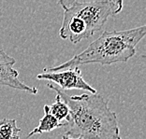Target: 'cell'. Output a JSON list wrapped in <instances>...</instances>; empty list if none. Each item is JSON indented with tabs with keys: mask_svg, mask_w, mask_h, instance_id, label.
<instances>
[{
	"mask_svg": "<svg viewBox=\"0 0 146 139\" xmlns=\"http://www.w3.org/2000/svg\"><path fill=\"white\" fill-rule=\"evenodd\" d=\"M47 87L57 92L70 111L64 135L73 139H122L116 113L100 94L70 95L58 86L48 83Z\"/></svg>",
	"mask_w": 146,
	"mask_h": 139,
	"instance_id": "1",
	"label": "cell"
},
{
	"mask_svg": "<svg viewBox=\"0 0 146 139\" xmlns=\"http://www.w3.org/2000/svg\"><path fill=\"white\" fill-rule=\"evenodd\" d=\"M146 35V26L122 31H104L81 53L58 67L44 68V72H58L86 64L110 65L127 62L136 54V46Z\"/></svg>",
	"mask_w": 146,
	"mask_h": 139,
	"instance_id": "2",
	"label": "cell"
},
{
	"mask_svg": "<svg viewBox=\"0 0 146 139\" xmlns=\"http://www.w3.org/2000/svg\"><path fill=\"white\" fill-rule=\"evenodd\" d=\"M58 3L64 9L59 36L62 39H68L73 44L93 36L103 28L111 16L118 14L123 9L121 0L74 1L69 7L66 6L63 1Z\"/></svg>",
	"mask_w": 146,
	"mask_h": 139,
	"instance_id": "3",
	"label": "cell"
},
{
	"mask_svg": "<svg viewBox=\"0 0 146 139\" xmlns=\"http://www.w3.org/2000/svg\"><path fill=\"white\" fill-rule=\"evenodd\" d=\"M36 78L54 82L64 92L77 89V90H86L90 92L92 94H97L96 89L89 85L84 79L79 67H73L58 72H45L38 74L36 76Z\"/></svg>",
	"mask_w": 146,
	"mask_h": 139,
	"instance_id": "4",
	"label": "cell"
},
{
	"mask_svg": "<svg viewBox=\"0 0 146 139\" xmlns=\"http://www.w3.org/2000/svg\"><path fill=\"white\" fill-rule=\"evenodd\" d=\"M16 60L0 49V86H8L20 91L36 94L38 89L26 85L19 78V72L13 68Z\"/></svg>",
	"mask_w": 146,
	"mask_h": 139,
	"instance_id": "5",
	"label": "cell"
},
{
	"mask_svg": "<svg viewBox=\"0 0 146 139\" xmlns=\"http://www.w3.org/2000/svg\"><path fill=\"white\" fill-rule=\"evenodd\" d=\"M43 109H44V113H45L44 117H43L42 119H40V121H39V124L38 125V126L29 133V134L27 135V138L31 137L32 135L36 134L47 133V132H51L56 128L66 127L68 125L67 122H59L54 117V116H52L49 113L48 105H45Z\"/></svg>",
	"mask_w": 146,
	"mask_h": 139,
	"instance_id": "6",
	"label": "cell"
},
{
	"mask_svg": "<svg viewBox=\"0 0 146 139\" xmlns=\"http://www.w3.org/2000/svg\"><path fill=\"white\" fill-rule=\"evenodd\" d=\"M21 132L15 119L0 120V139H20Z\"/></svg>",
	"mask_w": 146,
	"mask_h": 139,
	"instance_id": "7",
	"label": "cell"
},
{
	"mask_svg": "<svg viewBox=\"0 0 146 139\" xmlns=\"http://www.w3.org/2000/svg\"><path fill=\"white\" fill-rule=\"evenodd\" d=\"M48 110L49 113L52 116H54L59 122L61 121L64 122V121H66V122L68 123L69 120H70V111H69V108L61 100L59 95H56L54 104H52L51 105H48Z\"/></svg>",
	"mask_w": 146,
	"mask_h": 139,
	"instance_id": "8",
	"label": "cell"
},
{
	"mask_svg": "<svg viewBox=\"0 0 146 139\" xmlns=\"http://www.w3.org/2000/svg\"><path fill=\"white\" fill-rule=\"evenodd\" d=\"M62 139H73V138L68 137V136H66V135H63V138H62Z\"/></svg>",
	"mask_w": 146,
	"mask_h": 139,
	"instance_id": "9",
	"label": "cell"
}]
</instances>
